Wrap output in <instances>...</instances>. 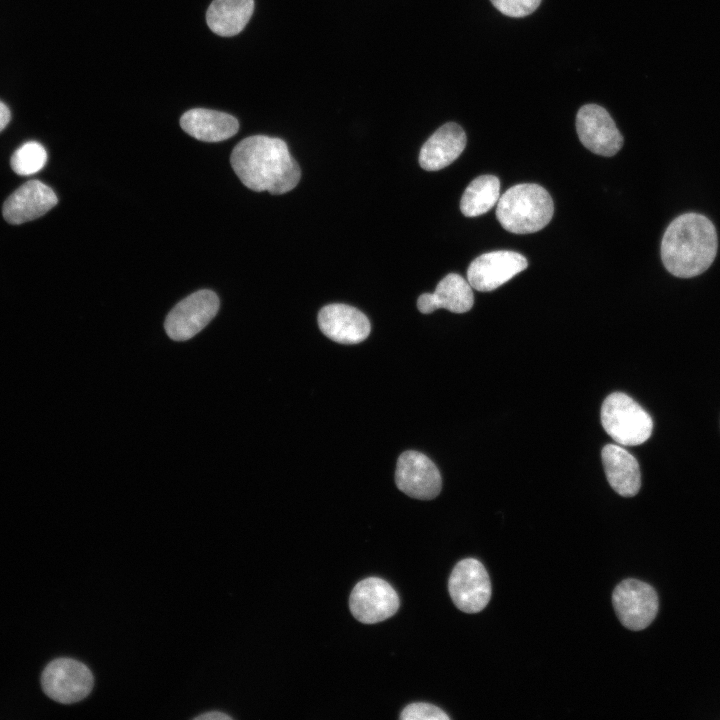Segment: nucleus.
Wrapping results in <instances>:
<instances>
[{
  "label": "nucleus",
  "instance_id": "15",
  "mask_svg": "<svg viewBox=\"0 0 720 720\" xmlns=\"http://www.w3.org/2000/svg\"><path fill=\"white\" fill-rule=\"evenodd\" d=\"M466 146V135L460 125L449 122L438 128L423 144L419 164L427 171L443 169L455 161Z\"/></svg>",
  "mask_w": 720,
  "mask_h": 720
},
{
  "label": "nucleus",
  "instance_id": "9",
  "mask_svg": "<svg viewBox=\"0 0 720 720\" xmlns=\"http://www.w3.org/2000/svg\"><path fill=\"white\" fill-rule=\"evenodd\" d=\"M352 615L361 623L374 624L393 616L399 608V597L394 588L378 577L358 582L349 597Z\"/></svg>",
  "mask_w": 720,
  "mask_h": 720
},
{
  "label": "nucleus",
  "instance_id": "7",
  "mask_svg": "<svg viewBox=\"0 0 720 720\" xmlns=\"http://www.w3.org/2000/svg\"><path fill=\"white\" fill-rule=\"evenodd\" d=\"M448 590L455 606L465 613L482 611L491 598V582L484 565L477 559L466 558L453 568Z\"/></svg>",
  "mask_w": 720,
  "mask_h": 720
},
{
  "label": "nucleus",
  "instance_id": "16",
  "mask_svg": "<svg viewBox=\"0 0 720 720\" xmlns=\"http://www.w3.org/2000/svg\"><path fill=\"white\" fill-rule=\"evenodd\" d=\"M474 303L472 287L468 280L456 273L446 275L437 284L433 293H424L417 300V307L423 314L445 308L453 313L469 311Z\"/></svg>",
  "mask_w": 720,
  "mask_h": 720
},
{
  "label": "nucleus",
  "instance_id": "13",
  "mask_svg": "<svg viewBox=\"0 0 720 720\" xmlns=\"http://www.w3.org/2000/svg\"><path fill=\"white\" fill-rule=\"evenodd\" d=\"M318 325L329 339L341 344H357L370 334L371 325L364 313L346 304H329L318 313Z\"/></svg>",
  "mask_w": 720,
  "mask_h": 720
},
{
  "label": "nucleus",
  "instance_id": "19",
  "mask_svg": "<svg viewBox=\"0 0 720 720\" xmlns=\"http://www.w3.org/2000/svg\"><path fill=\"white\" fill-rule=\"evenodd\" d=\"M253 10V0H214L207 10V24L220 36H234L244 29Z\"/></svg>",
  "mask_w": 720,
  "mask_h": 720
},
{
  "label": "nucleus",
  "instance_id": "8",
  "mask_svg": "<svg viewBox=\"0 0 720 720\" xmlns=\"http://www.w3.org/2000/svg\"><path fill=\"white\" fill-rule=\"evenodd\" d=\"M612 603L622 625L634 631L648 627L658 611L654 588L636 579L620 582L613 591Z\"/></svg>",
  "mask_w": 720,
  "mask_h": 720
},
{
  "label": "nucleus",
  "instance_id": "22",
  "mask_svg": "<svg viewBox=\"0 0 720 720\" xmlns=\"http://www.w3.org/2000/svg\"><path fill=\"white\" fill-rule=\"evenodd\" d=\"M402 720H449V716L437 706L428 703H412L400 714Z\"/></svg>",
  "mask_w": 720,
  "mask_h": 720
},
{
  "label": "nucleus",
  "instance_id": "25",
  "mask_svg": "<svg viewBox=\"0 0 720 720\" xmlns=\"http://www.w3.org/2000/svg\"><path fill=\"white\" fill-rule=\"evenodd\" d=\"M10 121V111L8 107L0 101V131H2Z\"/></svg>",
  "mask_w": 720,
  "mask_h": 720
},
{
  "label": "nucleus",
  "instance_id": "17",
  "mask_svg": "<svg viewBox=\"0 0 720 720\" xmlns=\"http://www.w3.org/2000/svg\"><path fill=\"white\" fill-rule=\"evenodd\" d=\"M606 478L615 492L624 497L635 496L641 486L638 461L625 448L607 444L601 451Z\"/></svg>",
  "mask_w": 720,
  "mask_h": 720
},
{
  "label": "nucleus",
  "instance_id": "2",
  "mask_svg": "<svg viewBox=\"0 0 720 720\" xmlns=\"http://www.w3.org/2000/svg\"><path fill=\"white\" fill-rule=\"evenodd\" d=\"M717 248L718 238L712 222L701 214L687 213L667 227L661 243V258L671 274L690 278L710 267Z\"/></svg>",
  "mask_w": 720,
  "mask_h": 720
},
{
  "label": "nucleus",
  "instance_id": "10",
  "mask_svg": "<svg viewBox=\"0 0 720 720\" xmlns=\"http://www.w3.org/2000/svg\"><path fill=\"white\" fill-rule=\"evenodd\" d=\"M395 483L400 491L420 500H431L441 491L442 480L436 465L423 453L405 451L398 460Z\"/></svg>",
  "mask_w": 720,
  "mask_h": 720
},
{
  "label": "nucleus",
  "instance_id": "23",
  "mask_svg": "<svg viewBox=\"0 0 720 720\" xmlns=\"http://www.w3.org/2000/svg\"><path fill=\"white\" fill-rule=\"evenodd\" d=\"M491 2L506 16L524 17L534 12L541 0H491Z\"/></svg>",
  "mask_w": 720,
  "mask_h": 720
},
{
  "label": "nucleus",
  "instance_id": "24",
  "mask_svg": "<svg viewBox=\"0 0 720 720\" xmlns=\"http://www.w3.org/2000/svg\"><path fill=\"white\" fill-rule=\"evenodd\" d=\"M195 719H200V720H212V719H215V720H219V719H221V720H226V719H231V716H229V715H227V714H225V713H223V712L211 711V712H208V713H204V714L198 715V716L195 717Z\"/></svg>",
  "mask_w": 720,
  "mask_h": 720
},
{
  "label": "nucleus",
  "instance_id": "14",
  "mask_svg": "<svg viewBox=\"0 0 720 720\" xmlns=\"http://www.w3.org/2000/svg\"><path fill=\"white\" fill-rule=\"evenodd\" d=\"M57 202V196L49 186L38 180H31L7 198L2 213L8 223L22 224L43 216Z\"/></svg>",
  "mask_w": 720,
  "mask_h": 720
},
{
  "label": "nucleus",
  "instance_id": "21",
  "mask_svg": "<svg viewBox=\"0 0 720 720\" xmlns=\"http://www.w3.org/2000/svg\"><path fill=\"white\" fill-rule=\"evenodd\" d=\"M47 161V152L38 142L30 141L20 146L11 157L13 171L21 176L40 171Z\"/></svg>",
  "mask_w": 720,
  "mask_h": 720
},
{
  "label": "nucleus",
  "instance_id": "4",
  "mask_svg": "<svg viewBox=\"0 0 720 720\" xmlns=\"http://www.w3.org/2000/svg\"><path fill=\"white\" fill-rule=\"evenodd\" d=\"M601 423L606 433L621 446L644 443L652 434L650 415L628 395L615 392L603 402Z\"/></svg>",
  "mask_w": 720,
  "mask_h": 720
},
{
  "label": "nucleus",
  "instance_id": "20",
  "mask_svg": "<svg viewBox=\"0 0 720 720\" xmlns=\"http://www.w3.org/2000/svg\"><path fill=\"white\" fill-rule=\"evenodd\" d=\"M499 198V179L494 175H481L465 189L460 201V209L464 216H480L493 208Z\"/></svg>",
  "mask_w": 720,
  "mask_h": 720
},
{
  "label": "nucleus",
  "instance_id": "11",
  "mask_svg": "<svg viewBox=\"0 0 720 720\" xmlns=\"http://www.w3.org/2000/svg\"><path fill=\"white\" fill-rule=\"evenodd\" d=\"M576 130L581 143L601 156H613L623 145L622 134L612 117L597 104H586L579 109Z\"/></svg>",
  "mask_w": 720,
  "mask_h": 720
},
{
  "label": "nucleus",
  "instance_id": "6",
  "mask_svg": "<svg viewBox=\"0 0 720 720\" xmlns=\"http://www.w3.org/2000/svg\"><path fill=\"white\" fill-rule=\"evenodd\" d=\"M219 298L211 290H198L177 303L168 313L164 327L169 338L186 341L199 333L219 310Z\"/></svg>",
  "mask_w": 720,
  "mask_h": 720
},
{
  "label": "nucleus",
  "instance_id": "12",
  "mask_svg": "<svg viewBox=\"0 0 720 720\" xmlns=\"http://www.w3.org/2000/svg\"><path fill=\"white\" fill-rule=\"evenodd\" d=\"M528 266L520 253L492 251L475 258L468 267L467 280L472 288L489 292L497 289Z\"/></svg>",
  "mask_w": 720,
  "mask_h": 720
},
{
  "label": "nucleus",
  "instance_id": "3",
  "mask_svg": "<svg viewBox=\"0 0 720 720\" xmlns=\"http://www.w3.org/2000/svg\"><path fill=\"white\" fill-rule=\"evenodd\" d=\"M496 205L497 220L505 230L515 234L534 233L543 229L554 212L550 194L534 183L512 186Z\"/></svg>",
  "mask_w": 720,
  "mask_h": 720
},
{
  "label": "nucleus",
  "instance_id": "5",
  "mask_svg": "<svg viewBox=\"0 0 720 720\" xmlns=\"http://www.w3.org/2000/svg\"><path fill=\"white\" fill-rule=\"evenodd\" d=\"M41 685L51 699L71 704L88 696L93 688L94 678L82 662L72 658H57L44 668Z\"/></svg>",
  "mask_w": 720,
  "mask_h": 720
},
{
  "label": "nucleus",
  "instance_id": "18",
  "mask_svg": "<svg viewBox=\"0 0 720 720\" xmlns=\"http://www.w3.org/2000/svg\"><path fill=\"white\" fill-rule=\"evenodd\" d=\"M181 128L190 136L204 142H219L234 136L239 129L237 119L227 113L196 108L180 118Z\"/></svg>",
  "mask_w": 720,
  "mask_h": 720
},
{
  "label": "nucleus",
  "instance_id": "1",
  "mask_svg": "<svg viewBox=\"0 0 720 720\" xmlns=\"http://www.w3.org/2000/svg\"><path fill=\"white\" fill-rule=\"evenodd\" d=\"M231 166L240 181L249 189L280 195L294 189L301 170L280 138L250 136L232 150Z\"/></svg>",
  "mask_w": 720,
  "mask_h": 720
}]
</instances>
